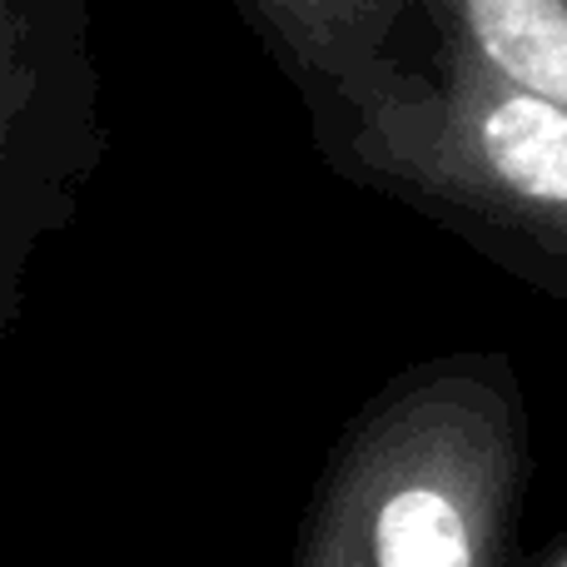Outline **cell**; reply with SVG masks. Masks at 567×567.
<instances>
[{"label": "cell", "instance_id": "3957f363", "mask_svg": "<svg viewBox=\"0 0 567 567\" xmlns=\"http://www.w3.org/2000/svg\"><path fill=\"white\" fill-rule=\"evenodd\" d=\"M379 558L389 567H458L468 563L458 513L439 493H399L379 518Z\"/></svg>", "mask_w": 567, "mask_h": 567}, {"label": "cell", "instance_id": "6da1fadb", "mask_svg": "<svg viewBox=\"0 0 567 567\" xmlns=\"http://www.w3.org/2000/svg\"><path fill=\"white\" fill-rule=\"evenodd\" d=\"M488 55L528 90L567 100V6L563 0H468Z\"/></svg>", "mask_w": 567, "mask_h": 567}, {"label": "cell", "instance_id": "7a4b0ae2", "mask_svg": "<svg viewBox=\"0 0 567 567\" xmlns=\"http://www.w3.org/2000/svg\"><path fill=\"white\" fill-rule=\"evenodd\" d=\"M488 159L508 185L567 205V120L543 100H508L483 130Z\"/></svg>", "mask_w": 567, "mask_h": 567}]
</instances>
